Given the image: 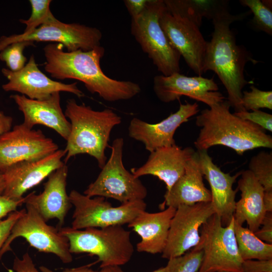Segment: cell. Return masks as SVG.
Returning <instances> with one entry per match:
<instances>
[{
	"mask_svg": "<svg viewBox=\"0 0 272 272\" xmlns=\"http://www.w3.org/2000/svg\"><path fill=\"white\" fill-rule=\"evenodd\" d=\"M218 90V86L213 78L201 76L187 77L175 73L167 76H156L153 80L154 92L164 103L179 100L185 96L210 107L224 100V96Z\"/></svg>",
	"mask_w": 272,
	"mask_h": 272,
	"instance_id": "9a60e30c",
	"label": "cell"
},
{
	"mask_svg": "<svg viewBox=\"0 0 272 272\" xmlns=\"http://www.w3.org/2000/svg\"><path fill=\"white\" fill-rule=\"evenodd\" d=\"M13 121L11 116L5 114L3 111L0 110V134L11 129Z\"/></svg>",
	"mask_w": 272,
	"mask_h": 272,
	"instance_id": "b9f144b4",
	"label": "cell"
},
{
	"mask_svg": "<svg viewBox=\"0 0 272 272\" xmlns=\"http://www.w3.org/2000/svg\"><path fill=\"white\" fill-rule=\"evenodd\" d=\"M263 187L264 191H272V153L260 151L252 156L248 169Z\"/></svg>",
	"mask_w": 272,
	"mask_h": 272,
	"instance_id": "83f0119b",
	"label": "cell"
},
{
	"mask_svg": "<svg viewBox=\"0 0 272 272\" xmlns=\"http://www.w3.org/2000/svg\"><path fill=\"white\" fill-rule=\"evenodd\" d=\"M67 175L68 168L64 163L48 176L41 193L37 194L33 191L24 197V203L32 206L46 222L57 219L59 228L73 206L66 192Z\"/></svg>",
	"mask_w": 272,
	"mask_h": 272,
	"instance_id": "d6986e66",
	"label": "cell"
},
{
	"mask_svg": "<svg viewBox=\"0 0 272 272\" xmlns=\"http://www.w3.org/2000/svg\"><path fill=\"white\" fill-rule=\"evenodd\" d=\"M124 140H114L111 154L96 180L89 185L84 194L89 197L111 198L121 204L144 200L148 191L139 178L124 167L122 162Z\"/></svg>",
	"mask_w": 272,
	"mask_h": 272,
	"instance_id": "52a82bcc",
	"label": "cell"
},
{
	"mask_svg": "<svg viewBox=\"0 0 272 272\" xmlns=\"http://www.w3.org/2000/svg\"><path fill=\"white\" fill-rule=\"evenodd\" d=\"M242 269V272H272V259L243 260Z\"/></svg>",
	"mask_w": 272,
	"mask_h": 272,
	"instance_id": "d590c367",
	"label": "cell"
},
{
	"mask_svg": "<svg viewBox=\"0 0 272 272\" xmlns=\"http://www.w3.org/2000/svg\"><path fill=\"white\" fill-rule=\"evenodd\" d=\"M250 91H242L241 105L245 111L257 110L260 108L272 109V91H262L254 86Z\"/></svg>",
	"mask_w": 272,
	"mask_h": 272,
	"instance_id": "d6a6232c",
	"label": "cell"
},
{
	"mask_svg": "<svg viewBox=\"0 0 272 272\" xmlns=\"http://www.w3.org/2000/svg\"><path fill=\"white\" fill-rule=\"evenodd\" d=\"M245 16L228 12L212 20L214 31L207 42L203 68V73L212 71L219 77L227 92V101L235 112L245 111L241 105L242 89L250 83L245 79V66L249 61L258 63L245 47L236 44L230 29L232 23Z\"/></svg>",
	"mask_w": 272,
	"mask_h": 272,
	"instance_id": "7a4b0ae2",
	"label": "cell"
},
{
	"mask_svg": "<svg viewBox=\"0 0 272 272\" xmlns=\"http://www.w3.org/2000/svg\"><path fill=\"white\" fill-rule=\"evenodd\" d=\"M240 176L237 188L241 192V198L236 201L234 221L240 225L246 222L248 228L255 233L266 213L263 204L264 190L249 170L242 171Z\"/></svg>",
	"mask_w": 272,
	"mask_h": 272,
	"instance_id": "d4e9b609",
	"label": "cell"
},
{
	"mask_svg": "<svg viewBox=\"0 0 272 272\" xmlns=\"http://www.w3.org/2000/svg\"><path fill=\"white\" fill-rule=\"evenodd\" d=\"M102 34L97 28L79 23H64L56 18L44 24L28 34H13L0 38V51L8 45L20 41L53 42L61 44L67 51H89L100 46Z\"/></svg>",
	"mask_w": 272,
	"mask_h": 272,
	"instance_id": "8fae6325",
	"label": "cell"
},
{
	"mask_svg": "<svg viewBox=\"0 0 272 272\" xmlns=\"http://www.w3.org/2000/svg\"><path fill=\"white\" fill-rule=\"evenodd\" d=\"M163 0H149L144 11L131 18V35L161 75L180 73L179 52L171 45L162 29L159 18Z\"/></svg>",
	"mask_w": 272,
	"mask_h": 272,
	"instance_id": "8992f818",
	"label": "cell"
},
{
	"mask_svg": "<svg viewBox=\"0 0 272 272\" xmlns=\"http://www.w3.org/2000/svg\"><path fill=\"white\" fill-rule=\"evenodd\" d=\"M203 258V250L196 245L184 254L168 259L166 272H197Z\"/></svg>",
	"mask_w": 272,
	"mask_h": 272,
	"instance_id": "f1b7e54d",
	"label": "cell"
},
{
	"mask_svg": "<svg viewBox=\"0 0 272 272\" xmlns=\"http://www.w3.org/2000/svg\"><path fill=\"white\" fill-rule=\"evenodd\" d=\"M254 234L262 241L272 244V213H266L260 227Z\"/></svg>",
	"mask_w": 272,
	"mask_h": 272,
	"instance_id": "8d00e7d4",
	"label": "cell"
},
{
	"mask_svg": "<svg viewBox=\"0 0 272 272\" xmlns=\"http://www.w3.org/2000/svg\"><path fill=\"white\" fill-rule=\"evenodd\" d=\"M60 43H50L43 48L44 70L53 78L75 79L84 83L87 90L103 100L115 102L130 99L141 92L140 86L129 81L107 76L100 66L105 49L99 46L89 51H64Z\"/></svg>",
	"mask_w": 272,
	"mask_h": 272,
	"instance_id": "6da1fadb",
	"label": "cell"
},
{
	"mask_svg": "<svg viewBox=\"0 0 272 272\" xmlns=\"http://www.w3.org/2000/svg\"><path fill=\"white\" fill-rule=\"evenodd\" d=\"M28 46H35L34 42L28 41L13 42L0 51V60L6 63L10 71H19L26 65L27 58L23 51Z\"/></svg>",
	"mask_w": 272,
	"mask_h": 272,
	"instance_id": "4dcf8cb0",
	"label": "cell"
},
{
	"mask_svg": "<svg viewBox=\"0 0 272 272\" xmlns=\"http://www.w3.org/2000/svg\"><path fill=\"white\" fill-rule=\"evenodd\" d=\"M203 177L209 182L213 210L220 219L223 226H228L233 217L235 209V197L238 190L233 189L242 171L234 175L225 173L213 162L208 151H197Z\"/></svg>",
	"mask_w": 272,
	"mask_h": 272,
	"instance_id": "ffe728a7",
	"label": "cell"
},
{
	"mask_svg": "<svg viewBox=\"0 0 272 272\" xmlns=\"http://www.w3.org/2000/svg\"><path fill=\"white\" fill-rule=\"evenodd\" d=\"M2 73L8 80L2 86L5 91L17 92L31 99L45 100L53 93L60 92L72 93L79 98L85 96L77 83L64 84L46 76L38 67L33 54L20 71L14 72L3 68Z\"/></svg>",
	"mask_w": 272,
	"mask_h": 272,
	"instance_id": "2e32d148",
	"label": "cell"
},
{
	"mask_svg": "<svg viewBox=\"0 0 272 272\" xmlns=\"http://www.w3.org/2000/svg\"><path fill=\"white\" fill-rule=\"evenodd\" d=\"M24 197L21 200H16L0 195V221L4 217L17 211V208L24 203Z\"/></svg>",
	"mask_w": 272,
	"mask_h": 272,
	"instance_id": "74e56055",
	"label": "cell"
},
{
	"mask_svg": "<svg viewBox=\"0 0 272 272\" xmlns=\"http://www.w3.org/2000/svg\"><path fill=\"white\" fill-rule=\"evenodd\" d=\"M166 8L200 27L203 18L213 20L229 12L227 0H163Z\"/></svg>",
	"mask_w": 272,
	"mask_h": 272,
	"instance_id": "484cf974",
	"label": "cell"
},
{
	"mask_svg": "<svg viewBox=\"0 0 272 272\" xmlns=\"http://www.w3.org/2000/svg\"><path fill=\"white\" fill-rule=\"evenodd\" d=\"M234 114L239 118L250 121L263 129L272 131V115L260 111L253 110L252 112L242 111L235 112Z\"/></svg>",
	"mask_w": 272,
	"mask_h": 272,
	"instance_id": "836d02e7",
	"label": "cell"
},
{
	"mask_svg": "<svg viewBox=\"0 0 272 272\" xmlns=\"http://www.w3.org/2000/svg\"><path fill=\"white\" fill-rule=\"evenodd\" d=\"M176 210V208L168 207L157 213L144 211L127 224L141 237V241L137 244L138 251L153 254L163 252Z\"/></svg>",
	"mask_w": 272,
	"mask_h": 272,
	"instance_id": "cb8c5ba5",
	"label": "cell"
},
{
	"mask_svg": "<svg viewBox=\"0 0 272 272\" xmlns=\"http://www.w3.org/2000/svg\"><path fill=\"white\" fill-rule=\"evenodd\" d=\"M203 177L197 151L188 161L183 174L166 192L160 208L163 209L166 206L176 209L183 205L211 202V191L205 186Z\"/></svg>",
	"mask_w": 272,
	"mask_h": 272,
	"instance_id": "603a6c76",
	"label": "cell"
},
{
	"mask_svg": "<svg viewBox=\"0 0 272 272\" xmlns=\"http://www.w3.org/2000/svg\"><path fill=\"white\" fill-rule=\"evenodd\" d=\"M64 149H58L43 158L23 161L5 170L6 186L3 195L16 200L23 199L24 194L39 184L64 164Z\"/></svg>",
	"mask_w": 272,
	"mask_h": 272,
	"instance_id": "e0dca14e",
	"label": "cell"
},
{
	"mask_svg": "<svg viewBox=\"0 0 272 272\" xmlns=\"http://www.w3.org/2000/svg\"><path fill=\"white\" fill-rule=\"evenodd\" d=\"M41 272H55L44 266L40 267ZM101 270L95 271L87 266L73 268H66L62 272H124L119 266H110L101 268Z\"/></svg>",
	"mask_w": 272,
	"mask_h": 272,
	"instance_id": "ab89813d",
	"label": "cell"
},
{
	"mask_svg": "<svg viewBox=\"0 0 272 272\" xmlns=\"http://www.w3.org/2000/svg\"><path fill=\"white\" fill-rule=\"evenodd\" d=\"M58 229L67 239L72 254L87 253L96 255L98 261L101 262L100 268L125 264L130 260L134 252L130 232L122 226L81 230L69 227Z\"/></svg>",
	"mask_w": 272,
	"mask_h": 272,
	"instance_id": "5b68a950",
	"label": "cell"
},
{
	"mask_svg": "<svg viewBox=\"0 0 272 272\" xmlns=\"http://www.w3.org/2000/svg\"><path fill=\"white\" fill-rule=\"evenodd\" d=\"M31 14L27 20H20L21 23L26 25L23 34L32 32L41 25L54 20L56 18L50 9L51 0H30Z\"/></svg>",
	"mask_w": 272,
	"mask_h": 272,
	"instance_id": "f546056e",
	"label": "cell"
},
{
	"mask_svg": "<svg viewBox=\"0 0 272 272\" xmlns=\"http://www.w3.org/2000/svg\"><path fill=\"white\" fill-rule=\"evenodd\" d=\"M230 107L227 100H224L202 110L196 117L195 124L200 128L194 143L197 151L222 145L242 155L258 148L271 149V136L258 125L232 113Z\"/></svg>",
	"mask_w": 272,
	"mask_h": 272,
	"instance_id": "3957f363",
	"label": "cell"
},
{
	"mask_svg": "<svg viewBox=\"0 0 272 272\" xmlns=\"http://www.w3.org/2000/svg\"><path fill=\"white\" fill-rule=\"evenodd\" d=\"M13 269L16 272H39L28 252L24 253L22 258L17 257L15 258Z\"/></svg>",
	"mask_w": 272,
	"mask_h": 272,
	"instance_id": "f35d334b",
	"label": "cell"
},
{
	"mask_svg": "<svg viewBox=\"0 0 272 272\" xmlns=\"http://www.w3.org/2000/svg\"><path fill=\"white\" fill-rule=\"evenodd\" d=\"M159 23L171 45L188 66L198 76H201L208 41L199 27L186 18L168 10L165 4Z\"/></svg>",
	"mask_w": 272,
	"mask_h": 272,
	"instance_id": "7c38bea8",
	"label": "cell"
},
{
	"mask_svg": "<svg viewBox=\"0 0 272 272\" xmlns=\"http://www.w3.org/2000/svg\"><path fill=\"white\" fill-rule=\"evenodd\" d=\"M64 113L71 123L64 163L78 155L87 154L97 160L101 169L106 162L105 150L110 133L121 123V117L111 109L95 110L84 104H78L74 99L67 100Z\"/></svg>",
	"mask_w": 272,
	"mask_h": 272,
	"instance_id": "277c9868",
	"label": "cell"
},
{
	"mask_svg": "<svg viewBox=\"0 0 272 272\" xmlns=\"http://www.w3.org/2000/svg\"><path fill=\"white\" fill-rule=\"evenodd\" d=\"M214 214L211 202L179 206L171 220L162 257L167 259L176 257L197 245L200 227Z\"/></svg>",
	"mask_w": 272,
	"mask_h": 272,
	"instance_id": "4fadbf2b",
	"label": "cell"
},
{
	"mask_svg": "<svg viewBox=\"0 0 272 272\" xmlns=\"http://www.w3.org/2000/svg\"><path fill=\"white\" fill-rule=\"evenodd\" d=\"M149 0H124L125 6L131 18L140 15L145 10Z\"/></svg>",
	"mask_w": 272,
	"mask_h": 272,
	"instance_id": "60d3db41",
	"label": "cell"
},
{
	"mask_svg": "<svg viewBox=\"0 0 272 272\" xmlns=\"http://www.w3.org/2000/svg\"><path fill=\"white\" fill-rule=\"evenodd\" d=\"M234 232L238 251L243 260L272 259V244L262 241L248 228L235 221Z\"/></svg>",
	"mask_w": 272,
	"mask_h": 272,
	"instance_id": "4316f807",
	"label": "cell"
},
{
	"mask_svg": "<svg viewBox=\"0 0 272 272\" xmlns=\"http://www.w3.org/2000/svg\"><path fill=\"white\" fill-rule=\"evenodd\" d=\"M25 205V212L14 224L0 250V258L11 250V244L16 238L22 237L39 251L54 254L64 263L71 262L73 256L67 239L60 233L58 228L47 224L32 206Z\"/></svg>",
	"mask_w": 272,
	"mask_h": 272,
	"instance_id": "30bf717a",
	"label": "cell"
},
{
	"mask_svg": "<svg viewBox=\"0 0 272 272\" xmlns=\"http://www.w3.org/2000/svg\"><path fill=\"white\" fill-rule=\"evenodd\" d=\"M262 3L268 8L271 10V1L270 0H263L261 1Z\"/></svg>",
	"mask_w": 272,
	"mask_h": 272,
	"instance_id": "f6af8a7d",
	"label": "cell"
},
{
	"mask_svg": "<svg viewBox=\"0 0 272 272\" xmlns=\"http://www.w3.org/2000/svg\"><path fill=\"white\" fill-rule=\"evenodd\" d=\"M263 204L266 213H272V191H264Z\"/></svg>",
	"mask_w": 272,
	"mask_h": 272,
	"instance_id": "7bdbcfd3",
	"label": "cell"
},
{
	"mask_svg": "<svg viewBox=\"0 0 272 272\" xmlns=\"http://www.w3.org/2000/svg\"><path fill=\"white\" fill-rule=\"evenodd\" d=\"M239 3L248 7L252 13V23L258 30L272 35V11L260 0H240Z\"/></svg>",
	"mask_w": 272,
	"mask_h": 272,
	"instance_id": "1f68e13d",
	"label": "cell"
},
{
	"mask_svg": "<svg viewBox=\"0 0 272 272\" xmlns=\"http://www.w3.org/2000/svg\"><path fill=\"white\" fill-rule=\"evenodd\" d=\"M6 186L4 174L0 171V195L3 194Z\"/></svg>",
	"mask_w": 272,
	"mask_h": 272,
	"instance_id": "ee69618b",
	"label": "cell"
},
{
	"mask_svg": "<svg viewBox=\"0 0 272 272\" xmlns=\"http://www.w3.org/2000/svg\"><path fill=\"white\" fill-rule=\"evenodd\" d=\"M10 98L23 113L24 125L31 129L36 125H44L67 141L71 123L61 108L60 92H55L43 100H33L19 94L12 95Z\"/></svg>",
	"mask_w": 272,
	"mask_h": 272,
	"instance_id": "44dd1931",
	"label": "cell"
},
{
	"mask_svg": "<svg viewBox=\"0 0 272 272\" xmlns=\"http://www.w3.org/2000/svg\"><path fill=\"white\" fill-rule=\"evenodd\" d=\"M25 210L26 209H23L13 212L10 213L6 219L0 221V250L10 235L14 224Z\"/></svg>",
	"mask_w": 272,
	"mask_h": 272,
	"instance_id": "e575fe53",
	"label": "cell"
},
{
	"mask_svg": "<svg viewBox=\"0 0 272 272\" xmlns=\"http://www.w3.org/2000/svg\"><path fill=\"white\" fill-rule=\"evenodd\" d=\"M198 245L203 258L197 272H242L241 258L234 232V218L223 226L213 214L200 228Z\"/></svg>",
	"mask_w": 272,
	"mask_h": 272,
	"instance_id": "ba28073f",
	"label": "cell"
},
{
	"mask_svg": "<svg viewBox=\"0 0 272 272\" xmlns=\"http://www.w3.org/2000/svg\"><path fill=\"white\" fill-rule=\"evenodd\" d=\"M197 103H180L178 110L156 123H148L137 117L132 118L128 127V135L141 142L149 152L175 144L174 135L182 123L199 112Z\"/></svg>",
	"mask_w": 272,
	"mask_h": 272,
	"instance_id": "ac0fdd59",
	"label": "cell"
},
{
	"mask_svg": "<svg viewBox=\"0 0 272 272\" xmlns=\"http://www.w3.org/2000/svg\"><path fill=\"white\" fill-rule=\"evenodd\" d=\"M58 149L41 130L29 128L23 123L17 124L0 134V171L21 161L43 158Z\"/></svg>",
	"mask_w": 272,
	"mask_h": 272,
	"instance_id": "5bb4252c",
	"label": "cell"
},
{
	"mask_svg": "<svg viewBox=\"0 0 272 272\" xmlns=\"http://www.w3.org/2000/svg\"><path fill=\"white\" fill-rule=\"evenodd\" d=\"M69 195L75 208L72 228L77 230L128 224L147 207L144 200H137L114 207L105 197L92 198L76 190Z\"/></svg>",
	"mask_w": 272,
	"mask_h": 272,
	"instance_id": "9c48e42d",
	"label": "cell"
},
{
	"mask_svg": "<svg viewBox=\"0 0 272 272\" xmlns=\"http://www.w3.org/2000/svg\"><path fill=\"white\" fill-rule=\"evenodd\" d=\"M195 152L191 147L182 148L176 144L160 148L150 152L145 164L132 168L131 173L137 178L147 175L156 176L165 183L168 191L183 174Z\"/></svg>",
	"mask_w": 272,
	"mask_h": 272,
	"instance_id": "7402d4cb",
	"label": "cell"
},
{
	"mask_svg": "<svg viewBox=\"0 0 272 272\" xmlns=\"http://www.w3.org/2000/svg\"><path fill=\"white\" fill-rule=\"evenodd\" d=\"M151 272H166V267H162Z\"/></svg>",
	"mask_w": 272,
	"mask_h": 272,
	"instance_id": "bcb514c9",
	"label": "cell"
}]
</instances>
